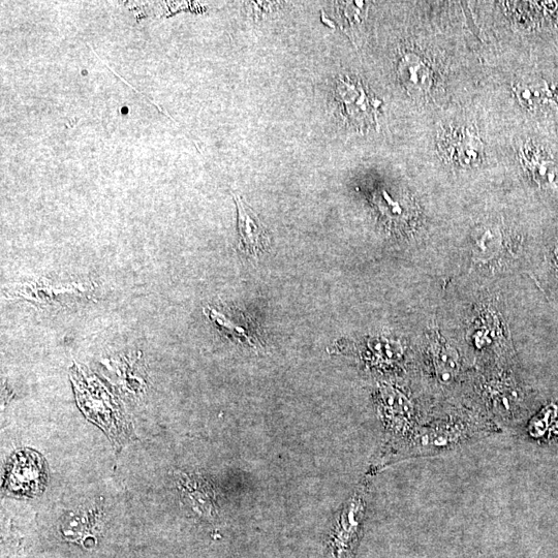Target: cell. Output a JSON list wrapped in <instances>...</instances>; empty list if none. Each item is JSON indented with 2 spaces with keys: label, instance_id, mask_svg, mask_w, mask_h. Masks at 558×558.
Wrapping results in <instances>:
<instances>
[{
  "label": "cell",
  "instance_id": "1",
  "mask_svg": "<svg viewBox=\"0 0 558 558\" xmlns=\"http://www.w3.org/2000/svg\"><path fill=\"white\" fill-rule=\"evenodd\" d=\"M79 407L88 420L100 426L116 446L131 436L129 423L112 396L97 381L85 379L80 370L73 372Z\"/></svg>",
  "mask_w": 558,
  "mask_h": 558
},
{
  "label": "cell",
  "instance_id": "2",
  "mask_svg": "<svg viewBox=\"0 0 558 558\" xmlns=\"http://www.w3.org/2000/svg\"><path fill=\"white\" fill-rule=\"evenodd\" d=\"M485 428L469 418L448 416L417 427L411 434V448L416 454H440L478 438Z\"/></svg>",
  "mask_w": 558,
  "mask_h": 558
},
{
  "label": "cell",
  "instance_id": "3",
  "mask_svg": "<svg viewBox=\"0 0 558 558\" xmlns=\"http://www.w3.org/2000/svg\"><path fill=\"white\" fill-rule=\"evenodd\" d=\"M6 295L39 307H64L92 299L93 285L87 282L54 283L40 278L14 284L7 289Z\"/></svg>",
  "mask_w": 558,
  "mask_h": 558
},
{
  "label": "cell",
  "instance_id": "4",
  "mask_svg": "<svg viewBox=\"0 0 558 558\" xmlns=\"http://www.w3.org/2000/svg\"><path fill=\"white\" fill-rule=\"evenodd\" d=\"M47 467L43 456L31 449H22L9 459L3 487L17 498H36L47 485Z\"/></svg>",
  "mask_w": 558,
  "mask_h": 558
},
{
  "label": "cell",
  "instance_id": "5",
  "mask_svg": "<svg viewBox=\"0 0 558 558\" xmlns=\"http://www.w3.org/2000/svg\"><path fill=\"white\" fill-rule=\"evenodd\" d=\"M366 513V492L358 488L347 502L333 527L329 542V558H353Z\"/></svg>",
  "mask_w": 558,
  "mask_h": 558
},
{
  "label": "cell",
  "instance_id": "6",
  "mask_svg": "<svg viewBox=\"0 0 558 558\" xmlns=\"http://www.w3.org/2000/svg\"><path fill=\"white\" fill-rule=\"evenodd\" d=\"M335 95L343 107L345 118L354 127L369 128L377 122L380 102L371 97L359 81L340 77L337 80Z\"/></svg>",
  "mask_w": 558,
  "mask_h": 558
},
{
  "label": "cell",
  "instance_id": "7",
  "mask_svg": "<svg viewBox=\"0 0 558 558\" xmlns=\"http://www.w3.org/2000/svg\"><path fill=\"white\" fill-rule=\"evenodd\" d=\"M234 199L238 210L239 248L245 255L258 258L269 247L267 229L250 206L239 197Z\"/></svg>",
  "mask_w": 558,
  "mask_h": 558
},
{
  "label": "cell",
  "instance_id": "8",
  "mask_svg": "<svg viewBox=\"0 0 558 558\" xmlns=\"http://www.w3.org/2000/svg\"><path fill=\"white\" fill-rule=\"evenodd\" d=\"M382 393V414L386 428L395 434H412L417 428L416 410L413 401L397 389L384 387Z\"/></svg>",
  "mask_w": 558,
  "mask_h": 558
},
{
  "label": "cell",
  "instance_id": "9",
  "mask_svg": "<svg viewBox=\"0 0 558 558\" xmlns=\"http://www.w3.org/2000/svg\"><path fill=\"white\" fill-rule=\"evenodd\" d=\"M445 158L460 166L478 163L483 152L481 140L468 130H455L445 135L440 143Z\"/></svg>",
  "mask_w": 558,
  "mask_h": 558
},
{
  "label": "cell",
  "instance_id": "10",
  "mask_svg": "<svg viewBox=\"0 0 558 558\" xmlns=\"http://www.w3.org/2000/svg\"><path fill=\"white\" fill-rule=\"evenodd\" d=\"M429 360L434 378L443 386L453 384L460 375L459 353L439 335H433L430 340Z\"/></svg>",
  "mask_w": 558,
  "mask_h": 558
},
{
  "label": "cell",
  "instance_id": "11",
  "mask_svg": "<svg viewBox=\"0 0 558 558\" xmlns=\"http://www.w3.org/2000/svg\"><path fill=\"white\" fill-rule=\"evenodd\" d=\"M179 486L183 499L198 515L212 519L217 513L216 494L213 486L204 478L196 475L182 474Z\"/></svg>",
  "mask_w": 558,
  "mask_h": 558
},
{
  "label": "cell",
  "instance_id": "12",
  "mask_svg": "<svg viewBox=\"0 0 558 558\" xmlns=\"http://www.w3.org/2000/svg\"><path fill=\"white\" fill-rule=\"evenodd\" d=\"M397 73L410 95L423 96L432 85V72L427 62L415 53L407 52L401 56Z\"/></svg>",
  "mask_w": 558,
  "mask_h": 558
},
{
  "label": "cell",
  "instance_id": "13",
  "mask_svg": "<svg viewBox=\"0 0 558 558\" xmlns=\"http://www.w3.org/2000/svg\"><path fill=\"white\" fill-rule=\"evenodd\" d=\"M520 159L523 167L541 188H549L555 184L556 165L547 154L533 147H524L521 149Z\"/></svg>",
  "mask_w": 558,
  "mask_h": 558
},
{
  "label": "cell",
  "instance_id": "14",
  "mask_svg": "<svg viewBox=\"0 0 558 558\" xmlns=\"http://www.w3.org/2000/svg\"><path fill=\"white\" fill-rule=\"evenodd\" d=\"M503 247V235L498 228H480L474 236L473 260L476 263L491 262L502 253Z\"/></svg>",
  "mask_w": 558,
  "mask_h": 558
},
{
  "label": "cell",
  "instance_id": "15",
  "mask_svg": "<svg viewBox=\"0 0 558 558\" xmlns=\"http://www.w3.org/2000/svg\"><path fill=\"white\" fill-rule=\"evenodd\" d=\"M513 90L520 104L529 110H537L553 99V92L546 82L519 83Z\"/></svg>",
  "mask_w": 558,
  "mask_h": 558
},
{
  "label": "cell",
  "instance_id": "16",
  "mask_svg": "<svg viewBox=\"0 0 558 558\" xmlns=\"http://www.w3.org/2000/svg\"><path fill=\"white\" fill-rule=\"evenodd\" d=\"M207 316L213 321V323L219 327L225 334L229 337L236 338L239 340H246L252 345L250 337H248L246 331L228 319L226 316L217 312L214 308L206 309Z\"/></svg>",
  "mask_w": 558,
  "mask_h": 558
},
{
  "label": "cell",
  "instance_id": "17",
  "mask_svg": "<svg viewBox=\"0 0 558 558\" xmlns=\"http://www.w3.org/2000/svg\"><path fill=\"white\" fill-rule=\"evenodd\" d=\"M553 263L555 268L558 271V242L556 243L555 247L553 248Z\"/></svg>",
  "mask_w": 558,
  "mask_h": 558
}]
</instances>
